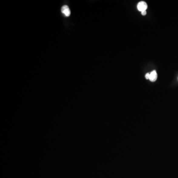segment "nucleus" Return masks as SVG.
I'll list each match as a JSON object with an SVG mask.
<instances>
[{
    "label": "nucleus",
    "mask_w": 178,
    "mask_h": 178,
    "mask_svg": "<svg viewBox=\"0 0 178 178\" xmlns=\"http://www.w3.org/2000/svg\"><path fill=\"white\" fill-rule=\"evenodd\" d=\"M137 8H138V10L141 12L144 11H146V8H147V4L145 2H140L138 3Z\"/></svg>",
    "instance_id": "1"
},
{
    "label": "nucleus",
    "mask_w": 178,
    "mask_h": 178,
    "mask_svg": "<svg viewBox=\"0 0 178 178\" xmlns=\"http://www.w3.org/2000/svg\"><path fill=\"white\" fill-rule=\"evenodd\" d=\"M63 15L65 16H69L71 14L70 12V10L69 7L67 5H63V7H62V9H61Z\"/></svg>",
    "instance_id": "2"
},
{
    "label": "nucleus",
    "mask_w": 178,
    "mask_h": 178,
    "mask_svg": "<svg viewBox=\"0 0 178 178\" xmlns=\"http://www.w3.org/2000/svg\"><path fill=\"white\" fill-rule=\"evenodd\" d=\"M157 79V74L156 71L155 70H153L150 73V77H149V80L151 82H155Z\"/></svg>",
    "instance_id": "3"
},
{
    "label": "nucleus",
    "mask_w": 178,
    "mask_h": 178,
    "mask_svg": "<svg viewBox=\"0 0 178 178\" xmlns=\"http://www.w3.org/2000/svg\"><path fill=\"white\" fill-rule=\"evenodd\" d=\"M145 77H146V79H149V77H150V73H147L146 74V75Z\"/></svg>",
    "instance_id": "4"
},
{
    "label": "nucleus",
    "mask_w": 178,
    "mask_h": 178,
    "mask_svg": "<svg viewBox=\"0 0 178 178\" xmlns=\"http://www.w3.org/2000/svg\"><path fill=\"white\" fill-rule=\"evenodd\" d=\"M142 15H146V11H144L143 12H142Z\"/></svg>",
    "instance_id": "5"
}]
</instances>
